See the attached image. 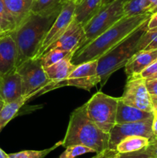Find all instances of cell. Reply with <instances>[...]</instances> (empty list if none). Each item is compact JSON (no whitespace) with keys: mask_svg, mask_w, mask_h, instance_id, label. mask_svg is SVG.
<instances>
[{"mask_svg":"<svg viewBox=\"0 0 157 158\" xmlns=\"http://www.w3.org/2000/svg\"><path fill=\"white\" fill-rule=\"evenodd\" d=\"M62 7L42 13L31 12L19 26L9 32L16 45V67L29 59L35 58Z\"/></svg>","mask_w":157,"mask_h":158,"instance_id":"obj_1","label":"cell"},{"mask_svg":"<svg viewBox=\"0 0 157 158\" xmlns=\"http://www.w3.org/2000/svg\"><path fill=\"white\" fill-rule=\"evenodd\" d=\"M151 15L152 14L146 12L134 16H124L93 41L75 51L71 62L77 66L86 62L99 60L145 22L148 21Z\"/></svg>","mask_w":157,"mask_h":158,"instance_id":"obj_2","label":"cell"},{"mask_svg":"<svg viewBox=\"0 0 157 158\" xmlns=\"http://www.w3.org/2000/svg\"><path fill=\"white\" fill-rule=\"evenodd\" d=\"M109 134L100 130L87 114L86 103L72 111L62 146L79 144L92 148L96 154L108 150Z\"/></svg>","mask_w":157,"mask_h":158,"instance_id":"obj_3","label":"cell"},{"mask_svg":"<svg viewBox=\"0 0 157 158\" xmlns=\"http://www.w3.org/2000/svg\"><path fill=\"white\" fill-rule=\"evenodd\" d=\"M148 21L145 22L134 32L99 59L97 70L100 77L101 87L106 85L113 73L124 67L131 57L137 52V43L147 29Z\"/></svg>","mask_w":157,"mask_h":158,"instance_id":"obj_4","label":"cell"},{"mask_svg":"<svg viewBox=\"0 0 157 158\" xmlns=\"http://www.w3.org/2000/svg\"><path fill=\"white\" fill-rule=\"evenodd\" d=\"M124 3L125 0H115L110 4L102 7L96 15L83 26L85 35L78 49H82L90 43L119 20L123 18Z\"/></svg>","mask_w":157,"mask_h":158,"instance_id":"obj_5","label":"cell"},{"mask_svg":"<svg viewBox=\"0 0 157 158\" xmlns=\"http://www.w3.org/2000/svg\"><path fill=\"white\" fill-rule=\"evenodd\" d=\"M119 97L97 92L86 103V111L92 121L105 133L109 134L115 125Z\"/></svg>","mask_w":157,"mask_h":158,"instance_id":"obj_6","label":"cell"},{"mask_svg":"<svg viewBox=\"0 0 157 158\" xmlns=\"http://www.w3.org/2000/svg\"><path fill=\"white\" fill-rule=\"evenodd\" d=\"M16 70L21 77L22 94L27 100L35 97L40 89L50 82L40 58L29 59L23 62L16 67Z\"/></svg>","mask_w":157,"mask_h":158,"instance_id":"obj_7","label":"cell"},{"mask_svg":"<svg viewBox=\"0 0 157 158\" xmlns=\"http://www.w3.org/2000/svg\"><path fill=\"white\" fill-rule=\"evenodd\" d=\"M119 100L124 103L142 110L154 113L150 96L146 85V80L139 76L127 77V82Z\"/></svg>","mask_w":157,"mask_h":158,"instance_id":"obj_8","label":"cell"},{"mask_svg":"<svg viewBox=\"0 0 157 158\" xmlns=\"http://www.w3.org/2000/svg\"><path fill=\"white\" fill-rule=\"evenodd\" d=\"M153 117L132 123L115 124L109 132V140L108 150L116 151V146L122 140L130 136H140L150 140L155 135L152 131Z\"/></svg>","mask_w":157,"mask_h":158,"instance_id":"obj_9","label":"cell"},{"mask_svg":"<svg viewBox=\"0 0 157 158\" xmlns=\"http://www.w3.org/2000/svg\"><path fill=\"white\" fill-rule=\"evenodd\" d=\"M75 8V1L74 0L65 1L62 7L61 12L57 16L52 26H51L35 58H40L43 55L46 49L66 32L69 25L73 21Z\"/></svg>","mask_w":157,"mask_h":158,"instance_id":"obj_10","label":"cell"},{"mask_svg":"<svg viewBox=\"0 0 157 158\" xmlns=\"http://www.w3.org/2000/svg\"><path fill=\"white\" fill-rule=\"evenodd\" d=\"M98 60L86 62L77 65L70 75L62 83V86H70L89 91L100 83L97 70Z\"/></svg>","mask_w":157,"mask_h":158,"instance_id":"obj_11","label":"cell"},{"mask_svg":"<svg viewBox=\"0 0 157 158\" xmlns=\"http://www.w3.org/2000/svg\"><path fill=\"white\" fill-rule=\"evenodd\" d=\"M84 35L83 26L73 19L66 32L50 45L44 53L50 49H60L75 52L81 44Z\"/></svg>","mask_w":157,"mask_h":158,"instance_id":"obj_12","label":"cell"},{"mask_svg":"<svg viewBox=\"0 0 157 158\" xmlns=\"http://www.w3.org/2000/svg\"><path fill=\"white\" fill-rule=\"evenodd\" d=\"M21 97H22V80L16 68L0 75V100L6 104L15 101Z\"/></svg>","mask_w":157,"mask_h":158,"instance_id":"obj_13","label":"cell"},{"mask_svg":"<svg viewBox=\"0 0 157 158\" xmlns=\"http://www.w3.org/2000/svg\"><path fill=\"white\" fill-rule=\"evenodd\" d=\"M17 48L15 42L9 33L0 37V75L16 68Z\"/></svg>","mask_w":157,"mask_h":158,"instance_id":"obj_14","label":"cell"},{"mask_svg":"<svg viewBox=\"0 0 157 158\" xmlns=\"http://www.w3.org/2000/svg\"><path fill=\"white\" fill-rule=\"evenodd\" d=\"M157 60L156 49H144L135 52L127 62L125 67L127 77L138 76L143 69Z\"/></svg>","mask_w":157,"mask_h":158,"instance_id":"obj_15","label":"cell"},{"mask_svg":"<svg viewBox=\"0 0 157 158\" xmlns=\"http://www.w3.org/2000/svg\"><path fill=\"white\" fill-rule=\"evenodd\" d=\"M154 113L147 112V111L142 110L138 108L126 105L122 100H120L119 97L115 124L132 123V122L147 120L153 117Z\"/></svg>","mask_w":157,"mask_h":158,"instance_id":"obj_16","label":"cell"},{"mask_svg":"<svg viewBox=\"0 0 157 158\" xmlns=\"http://www.w3.org/2000/svg\"><path fill=\"white\" fill-rule=\"evenodd\" d=\"M72 57H66L48 67L44 68L45 72L51 82L55 83L58 87L62 86V83L67 79L75 69L76 65L71 62Z\"/></svg>","mask_w":157,"mask_h":158,"instance_id":"obj_17","label":"cell"},{"mask_svg":"<svg viewBox=\"0 0 157 158\" xmlns=\"http://www.w3.org/2000/svg\"><path fill=\"white\" fill-rule=\"evenodd\" d=\"M102 1L103 0H77L73 19L84 26L101 9Z\"/></svg>","mask_w":157,"mask_h":158,"instance_id":"obj_18","label":"cell"},{"mask_svg":"<svg viewBox=\"0 0 157 158\" xmlns=\"http://www.w3.org/2000/svg\"><path fill=\"white\" fill-rule=\"evenodd\" d=\"M6 9L19 26L32 12L33 0H3Z\"/></svg>","mask_w":157,"mask_h":158,"instance_id":"obj_19","label":"cell"},{"mask_svg":"<svg viewBox=\"0 0 157 158\" xmlns=\"http://www.w3.org/2000/svg\"><path fill=\"white\" fill-rule=\"evenodd\" d=\"M150 144L148 138L140 136H130L122 140L116 146V151L119 154L135 152L147 148Z\"/></svg>","mask_w":157,"mask_h":158,"instance_id":"obj_20","label":"cell"},{"mask_svg":"<svg viewBox=\"0 0 157 158\" xmlns=\"http://www.w3.org/2000/svg\"><path fill=\"white\" fill-rule=\"evenodd\" d=\"M26 97H21L15 101L6 103L0 111V131L7 125V123L13 119L22 106L27 101Z\"/></svg>","mask_w":157,"mask_h":158,"instance_id":"obj_21","label":"cell"},{"mask_svg":"<svg viewBox=\"0 0 157 158\" xmlns=\"http://www.w3.org/2000/svg\"><path fill=\"white\" fill-rule=\"evenodd\" d=\"M74 52L69 51L60 50V49H50L43 54L41 57L42 65L44 68L48 67L66 57H72Z\"/></svg>","mask_w":157,"mask_h":158,"instance_id":"obj_22","label":"cell"},{"mask_svg":"<svg viewBox=\"0 0 157 158\" xmlns=\"http://www.w3.org/2000/svg\"><path fill=\"white\" fill-rule=\"evenodd\" d=\"M146 0H127L123 5L124 16L130 17L146 13Z\"/></svg>","mask_w":157,"mask_h":158,"instance_id":"obj_23","label":"cell"},{"mask_svg":"<svg viewBox=\"0 0 157 158\" xmlns=\"http://www.w3.org/2000/svg\"><path fill=\"white\" fill-rule=\"evenodd\" d=\"M62 144V140L58 141L55 143L52 148H48V149L42 150V151H23L18 153H13V154H9V156L10 158H45L49 154H50L52 151L56 149L58 147L61 146Z\"/></svg>","mask_w":157,"mask_h":158,"instance_id":"obj_24","label":"cell"},{"mask_svg":"<svg viewBox=\"0 0 157 158\" xmlns=\"http://www.w3.org/2000/svg\"><path fill=\"white\" fill-rule=\"evenodd\" d=\"M66 0H33L32 12L42 13L53 10L62 6Z\"/></svg>","mask_w":157,"mask_h":158,"instance_id":"obj_25","label":"cell"},{"mask_svg":"<svg viewBox=\"0 0 157 158\" xmlns=\"http://www.w3.org/2000/svg\"><path fill=\"white\" fill-rule=\"evenodd\" d=\"M88 153H95L94 150L86 146L79 144L70 145L66 148V150L58 156V158H75Z\"/></svg>","mask_w":157,"mask_h":158,"instance_id":"obj_26","label":"cell"},{"mask_svg":"<svg viewBox=\"0 0 157 158\" xmlns=\"http://www.w3.org/2000/svg\"><path fill=\"white\" fill-rule=\"evenodd\" d=\"M0 19L4 23L8 32H12L16 28L15 20L6 9L3 0H0Z\"/></svg>","mask_w":157,"mask_h":158,"instance_id":"obj_27","label":"cell"},{"mask_svg":"<svg viewBox=\"0 0 157 158\" xmlns=\"http://www.w3.org/2000/svg\"><path fill=\"white\" fill-rule=\"evenodd\" d=\"M157 35V27L153 28V29H146L144 33L142 35L139 40L136 46L137 52L140 50H143L146 49V46L151 43L152 40Z\"/></svg>","mask_w":157,"mask_h":158,"instance_id":"obj_28","label":"cell"},{"mask_svg":"<svg viewBox=\"0 0 157 158\" xmlns=\"http://www.w3.org/2000/svg\"><path fill=\"white\" fill-rule=\"evenodd\" d=\"M146 85L150 96L154 111L157 110V79H146Z\"/></svg>","mask_w":157,"mask_h":158,"instance_id":"obj_29","label":"cell"},{"mask_svg":"<svg viewBox=\"0 0 157 158\" xmlns=\"http://www.w3.org/2000/svg\"><path fill=\"white\" fill-rule=\"evenodd\" d=\"M119 158H153L147 148L135 152L119 154Z\"/></svg>","mask_w":157,"mask_h":158,"instance_id":"obj_30","label":"cell"},{"mask_svg":"<svg viewBox=\"0 0 157 158\" xmlns=\"http://www.w3.org/2000/svg\"><path fill=\"white\" fill-rule=\"evenodd\" d=\"M156 74H157V60L154 62V63H151V64L149 65V66H148L146 69H143V70L142 71L141 73H140L139 76L141 77L142 78L146 80V79L151 78V77L156 75Z\"/></svg>","mask_w":157,"mask_h":158,"instance_id":"obj_31","label":"cell"},{"mask_svg":"<svg viewBox=\"0 0 157 158\" xmlns=\"http://www.w3.org/2000/svg\"><path fill=\"white\" fill-rule=\"evenodd\" d=\"M119 153L117 152L116 151L106 150L99 154H96L94 158H119Z\"/></svg>","mask_w":157,"mask_h":158,"instance_id":"obj_32","label":"cell"},{"mask_svg":"<svg viewBox=\"0 0 157 158\" xmlns=\"http://www.w3.org/2000/svg\"><path fill=\"white\" fill-rule=\"evenodd\" d=\"M157 27V12L152 14L147 23V29H153Z\"/></svg>","mask_w":157,"mask_h":158,"instance_id":"obj_33","label":"cell"},{"mask_svg":"<svg viewBox=\"0 0 157 158\" xmlns=\"http://www.w3.org/2000/svg\"><path fill=\"white\" fill-rule=\"evenodd\" d=\"M147 148L149 151V152L151 153V154H152L153 158H157V143H150L147 147Z\"/></svg>","mask_w":157,"mask_h":158,"instance_id":"obj_34","label":"cell"},{"mask_svg":"<svg viewBox=\"0 0 157 158\" xmlns=\"http://www.w3.org/2000/svg\"><path fill=\"white\" fill-rule=\"evenodd\" d=\"M157 49V35L151 41V43L148 45L145 49ZM144 50V49H143Z\"/></svg>","mask_w":157,"mask_h":158,"instance_id":"obj_35","label":"cell"},{"mask_svg":"<svg viewBox=\"0 0 157 158\" xmlns=\"http://www.w3.org/2000/svg\"><path fill=\"white\" fill-rule=\"evenodd\" d=\"M152 131L155 136H157V113H154L153 122H152Z\"/></svg>","mask_w":157,"mask_h":158,"instance_id":"obj_36","label":"cell"},{"mask_svg":"<svg viewBox=\"0 0 157 158\" xmlns=\"http://www.w3.org/2000/svg\"><path fill=\"white\" fill-rule=\"evenodd\" d=\"M6 33H9V32H8L4 23H2V21L1 19H0V35H3V34Z\"/></svg>","mask_w":157,"mask_h":158,"instance_id":"obj_37","label":"cell"},{"mask_svg":"<svg viewBox=\"0 0 157 158\" xmlns=\"http://www.w3.org/2000/svg\"><path fill=\"white\" fill-rule=\"evenodd\" d=\"M0 158H10L9 157V154H6L3 150H2L0 148Z\"/></svg>","mask_w":157,"mask_h":158,"instance_id":"obj_38","label":"cell"},{"mask_svg":"<svg viewBox=\"0 0 157 158\" xmlns=\"http://www.w3.org/2000/svg\"><path fill=\"white\" fill-rule=\"evenodd\" d=\"M113 1H115V0H103V1H102V7L110 4V3L112 2Z\"/></svg>","mask_w":157,"mask_h":158,"instance_id":"obj_39","label":"cell"},{"mask_svg":"<svg viewBox=\"0 0 157 158\" xmlns=\"http://www.w3.org/2000/svg\"><path fill=\"white\" fill-rule=\"evenodd\" d=\"M157 143V136H155V137L152 138V140H150V143Z\"/></svg>","mask_w":157,"mask_h":158,"instance_id":"obj_40","label":"cell"},{"mask_svg":"<svg viewBox=\"0 0 157 158\" xmlns=\"http://www.w3.org/2000/svg\"><path fill=\"white\" fill-rule=\"evenodd\" d=\"M4 105H5L4 102H3L2 100H0V111H1V110L2 109V107L4 106Z\"/></svg>","mask_w":157,"mask_h":158,"instance_id":"obj_41","label":"cell"},{"mask_svg":"<svg viewBox=\"0 0 157 158\" xmlns=\"http://www.w3.org/2000/svg\"><path fill=\"white\" fill-rule=\"evenodd\" d=\"M149 79H157V74H156V75L153 76V77H152L151 78H149Z\"/></svg>","mask_w":157,"mask_h":158,"instance_id":"obj_42","label":"cell"},{"mask_svg":"<svg viewBox=\"0 0 157 158\" xmlns=\"http://www.w3.org/2000/svg\"><path fill=\"white\" fill-rule=\"evenodd\" d=\"M3 35H4V34H3ZM2 35H0V37H1L2 36Z\"/></svg>","mask_w":157,"mask_h":158,"instance_id":"obj_43","label":"cell"},{"mask_svg":"<svg viewBox=\"0 0 157 158\" xmlns=\"http://www.w3.org/2000/svg\"><path fill=\"white\" fill-rule=\"evenodd\" d=\"M155 113H157V110H155Z\"/></svg>","mask_w":157,"mask_h":158,"instance_id":"obj_44","label":"cell"},{"mask_svg":"<svg viewBox=\"0 0 157 158\" xmlns=\"http://www.w3.org/2000/svg\"><path fill=\"white\" fill-rule=\"evenodd\" d=\"M74 1H75V2H76V1H77V0H74Z\"/></svg>","mask_w":157,"mask_h":158,"instance_id":"obj_45","label":"cell"},{"mask_svg":"<svg viewBox=\"0 0 157 158\" xmlns=\"http://www.w3.org/2000/svg\"><path fill=\"white\" fill-rule=\"evenodd\" d=\"M126 1H127V0H125V2H126Z\"/></svg>","mask_w":157,"mask_h":158,"instance_id":"obj_46","label":"cell"},{"mask_svg":"<svg viewBox=\"0 0 157 158\" xmlns=\"http://www.w3.org/2000/svg\"><path fill=\"white\" fill-rule=\"evenodd\" d=\"M92 158H94V157H92Z\"/></svg>","mask_w":157,"mask_h":158,"instance_id":"obj_47","label":"cell"}]
</instances>
